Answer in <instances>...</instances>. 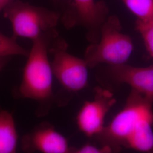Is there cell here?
Listing matches in <instances>:
<instances>
[{
	"instance_id": "7",
	"label": "cell",
	"mask_w": 153,
	"mask_h": 153,
	"mask_svg": "<svg viewBox=\"0 0 153 153\" xmlns=\"http://www.w3.org/2000/svg\"><path fill=\"white\" fill-rule=\"evenodd\" d=\"M116 103L109 89L97 86L92 100L86 101L76 116L79 129L87 137L94 138L104 129V120L110 109Z\"/></svg>"
},
{
	"instance_id": "3",
	"label": "cell",
	"mask_w": 153,
	"mask_h": 153,
	"mask_svg": "<svg viewBox=\"0 0 153 153\" xmlns=\"http://www.w3.org/2000/svg\"><path fill=\"white\" fill-rule=\"evenodd\" d=\"M119 18L109 16L100 30L98 42L91 43L85 53V60L88 68L101 64L111 66L126 64L133 50L131 38L121 32Z\"/></svg>"
},
{
	"instance_id": "10",
	"label": "cell",
	"mask_w": 153,
	"mask_h": 153,
	"mask_svg": "<svg viewBox=\"0 0 153 153\" xmlns=\"http://www.w3.org/2000/svg\"><path fill=\"white\" fill-rule=\"evenodd\" d=\"M18 136L13 116L0 110V153H17Z\"/></svg>"
},
{
	"instance_id": "12",
	"label": "cell",
	"mask_w": 153,
	"mask_h": 153,
	"mask_svg": "<svg viewBox=\"0 0 153 153\" xmlns=\"http://www.w3.org/2000/svg\"><path fill=\"white\" fill-rule=\"evenodd\" d=\"M27 50L23 48L13 36L8 37L0 32V56L10 57L14 55L27 56Z\"/></svg>"
},
{
	"instance_id": "8",
	"label": "cell",
	"mask_w": 153,
	"mask_h": 153,
	"mask_svg": "<svg viewBox=\"0 0 153 153\" xmlns=\"http://www.w3.org/2000/svg\"><path fill=\"white\" fill-rule=\"evenodd\" d=\"M22 150L26 153H74L76 148L71 146L68 140L57 131L55 126L43 121L22 137Z\"/></svg>"
},
{
	"instance_id": "11",
	"label": "cell",
	"mask_w": 153,
	"mask_h": 153,
	"mask_svg": "<svg viewBox=\"0 0 153 153\" xmlns=\"http://www.w3.org/2000/svg\"><path fill=\"white\" fill-rule=\"evenodd\" d=\"M126 7L137 17V21H153V0H122Z\"/></svg>"
},
{
	"instance_id": "9",
	"label": "cell",
	"mask_w": 153,
	"mask_h": 153,
	"mask_svg": "<svg viewBox=\"0 0 153 153\" xmlns=\"http://www.w3.org/2000/svg\"><path fill=\"white\" fill-rule=\"evenodd\" d=\"M111 82L126 83L153 102V65L134 67L126 65L111 66L108 71Z\"/></svg>"
},
{
	"instance_id": "6",
	"label": "cell",
	"mask_w": 153,
	"mask_h": 153,
	"mask_svg": "<svg viewBox=\"0 0 153 153\" xmlns=\"http://www.w3.org/2000/svg\"><path fill=\"white\" fill-rule=\"evenodd\" d=\"M109 16V9L103 1L72 0L62 16L67 28L81 26L86 30V37L91 43L98 42L100 30Z\"/></svg>"
},
{
	"instance_id": "16",
	"label": "cell",
	"mask_w": 153,
	"mask_h": 153,
	"mask_svg": "<svg viewBox=\"0 0 153 153\" xmlns=\"http://www.w3.org/2000/svg\"><path fill=\"white\" fill-rule=\"evenodd\" d=\"M13 0H0V12L4 10L6 7L10 4Z\"/></svg>"
},
{
	"instance_id": "5",
	"label": "cell",
	"mask_w": 153,
	"mask_h": 153,
	"mask_svg": "<svg viewBox=\"0 0 153 153\" xmlns=\"http://www.w3.org/2000/svg\"><path fill=\"white\" fill-rule=\"evenodd\" d=\"M51 63L53 74L64 90L76 93L86 88L88 83V65L85 60L67 52V44L59 37L52 45Z\"/></svg>"
},
{
	"instance_id": "14",
	"label": "cell",
	"mask_w": 153,
	"mask_h": 153,
	"mask_svg": "<svg viewBox=\"0 0 153 153\" xmlns=\"http://www.w3.org/2000/svg\"><path fill=\"white\" fill-rule=\"evenodd\" d=\"M74 153H115V152L107 145L101 146V148H99L90 143H86L81 148H76Z\"/></svg>"
},
{
	"instance_id": "2",
	"label": "cell",
	"mask_w": 153,
	"mask_h": 153,
	"mask_svg": "<svg viewBox=\"0 0 153 153\" xmlns=\"http://www.w3.org/2000/svg\"><path fill=\"white\" fill-rule=\"evenodd\" d=\"M59 37L53 30L33 40L22 82L14 91L16 97L32 99L38 103L36 115L39 117L49 113L55 100L52 84L53 74L48 53Z\"/></svg>"
},
{
	"instance_id": "17",
	"label": "cell",
	"mask_w": 153,
	"mask_h": 153,
	"mask_svg": "<svg viewBox=\"0 0 153 153\" xmlns=\"http://www.w3.org/2000/svg\"><path fill=\"white\" fill-rule=\"evenodd\" d=\"M148 153H153V149L152 150H150V152H149Z\"/></svg>"
},
{
	"instance_id": "15",
	"label": "cell",
	"mask_w": 153,
	"mask_h": 153,
	"mask_svg": "<svg viewBox=\"0 0 153 153\" xmlns=\"http://www.w3.org/2000/svg\"><path fill=\"white\" fill-rule=\"evenodd\" d=\"M9 57H10L7 56H0V72L2 71L3 68L8 62Z\"/></svg>"
},
{
	"instance_id": "1",
	"label": "cell",
	"mask_w": 153,
	"mask_h": 153,
	"mask_svg": "<svg viewBox=\"0 0 153 153\" xmlns=\"http://www.w3.org/2000/svg\"><path fill=\"white\" fill-rule=\"evenodd\" d=\"M153 104L131 90L123 108L94 138L115 153L123 149L148 153L153 149Z\"/></svg>"
},
{
	"instance_id": "13",
	"label": "cell",
	"mask_w": 153,
	"mask_h": 153,
	"mask_svg": "<svg viewBox=\"0 0 153 153\" xmlns=\"http://www.w3.org/2000/svg\"><path fill=\"white\" fill-rule=\"evenodd\" d=\"M136 27L142 36L149 55L153 59V21L141 22L137 20Z\"/></svg>"
},
{
	"instance_id": "4",
	"label": "cell",
	"mask_w": 153,
	"mask_h": 153,
	"mask_svg": "<svg viewBox=\"0 0 153 153\" xmlns=\"http://www.w3.org/2000/svg\"><path fill=\"white\" fill-rule=\"evenodd\" d=\"M4 16L11 24L14 38L34 40L45 33L55 30L60 16L58 12L19 0H13L4 10Z\"/></svg>"
}]
</instances>
